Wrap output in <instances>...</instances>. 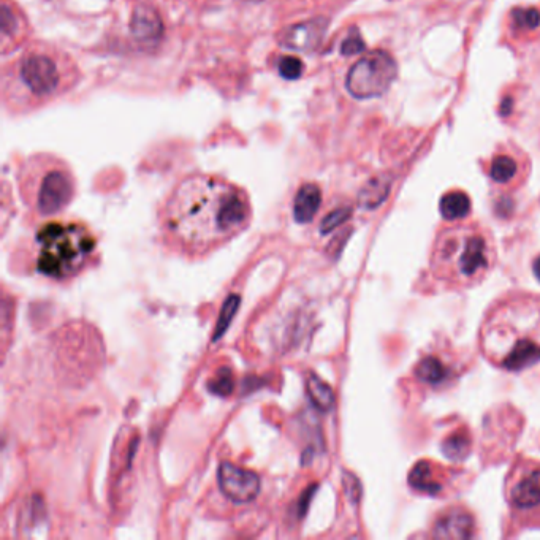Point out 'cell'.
I'll use <instances>...</instances> for the list:
<instances>
[{
	"mask_svg": "<svg viewBox=\"0 0 540 540\" xmlns=\"http://www.w3.org/2000/svg\"><path fill=\"white\" fill-rule=\"evenodd\" d=\"M495 244L479 225L460 224L442 230L431 252V270L450 287L477 286L495 265Z\"/></svg>",
	"mask_w": 540,
	"mask_h": 540,
	"instance_id": "cell-4",
	"label": "cell"
},
{
	"mask_svg": "<svg viewBox=\"0 0 540 540\" xmlns=\"http://www.w3.org/2000/svg\"><path fill=\"white\" fill-rule=\"evenodd\" d=\"M414 374L422 384L428 385V387H441L450 381L453 373L450 366L445 365L441 357L430 354L425 355L420 360L419 365L415 366Z\"/></svg>",
	"mask_w": 540,
	"mask_h": 540,
	"instance_id": "cell-13",
	"label": "cell"
},
{
	"mask_svg": "<svg viewBox=\"0 0 540 540\" xmlns=\"http://www.w3.org/2000/svg\"><path fill=\"white\" fill-rule=\"evenodd\" d=\"M438 477V469L434 468L433 464L422 463L415 464V468L412 469L411 477H409V483L415 490L423 491L426 495H439L442 491L441 479Z\"/></svg>",
	"mask_w": 540,
	"mask_h": 540,
	"instance_id": "cell-14",
	"label": "cell"
},
{
	"mask_svg": "<svg viewBox=\"0 0 540 540\" xmlns=\"http://www.w3.org/2000/svg\"><path fill=\"white\" fill-rule=\"evenodd\" d=\"M80 72L69 54L48 45H32L2 72L4 102L12 111H29L64 96Z\"/></svg>",
	"mask_w": 540,
	"mask_h": 540,
	"instance_id": "cell-3",
	"label": "cell"
},
{
	"mask_svg": "<svg viewBox=\"0 0 540 540\" xmlns=\"http://www.w3.org/2000/svg\"><path fill=\"white\" fill-rule=\"evenodd\" d=\"M238 308H240V297L238 295H230L227 301H225L224 308H222L221 317H219L216 331H214L213 341H219L222 338L225 330L232 324L233 317H235Z\"/></svg>",
	"mask_w": 540,
	"mask_h": 540,
	"instance_id": "cell-20",
	"label": "cell"
},
{
	"mask_svg": "<svg viewBox=\"0 0 540 540\" xmlns=\"http://www.w3.org/2000/svg\"><path fill=\"white\" fill-rule=\"evenodd\" d=\"M37 270L48 278L65 279L80 273L96 249V240L80 224L50 222L37 232Z\"/></svg>",
	"mask_w": 540,
	"mask_h": 540,
	"instance_id": "cell-5",
	"label": "cell"
},
{
	"mask_svg": "<svg viewBox=\"0 0 540 540\" xmlns=\"http://www.w3.org/2000/svg\"><path fill=\"white\" fill-rule=\"evenodd\" d=\"M153 15L154 13L151 12H140V15H135L134 31L140 39L153 37L156 29L160 31V26L156 23V16Z\"/></svg>",
	"mask_w": 540,
	"mask_h": 540,
	"instance_id": "cell-22",
	"label": "cell"
},
{
	"mask_svg": "<svg viewBox=\"0 0 540 540\" xmlns=\"http://www.w3.org/2000/svg\"><path fill=\"white\" fill-rule=\"evenodd\" d=\"M439 208H441L442 217L447 221H461L471 213V200H469L468 194H464V192H447L441 198Z\"/></svg>",
	"mask_w": 540,
	"mask_h": 540,
	"instance_id": "cell-16",
	"label": "cell"
},
{
	"mask_svg": "<svg viewBox=\"0 0 540 540\" xmlns=\"http://www.w3.org/2000/svg\"><path fill=\"white\" fill-rule=\"evenodd\" d=\"M217 480L222 493L236 504H249L260 493V477L254 471L225 461L219 466Z\"/></svg>",
	"mask_w": 540,
	"mask_h": 540,
	"instance_id": "cell-8",
	"label": "cell"
},
{
	"mask_svg": "<svg viewBox=\"0 0 540 540\" xmlns=\"http://www.w3.org/2000/svg\"><path fill=\"white\" fill-rule=\"evenodd\" d=\"M23 29L20 13L15 12V5L10 4L8 0H4V4H2V45H4V53L7 51L8 42L13 43V40H18Z\"/></svg>",
	"mask_w": 540,
	"mask_h": 540,
	"instance_id": "cell-18",
	"label": "cell"
},
{
	"mask_svg": "<svg viewBox=\"0 0 540 540\" xmlns=\"http://www.w3.org/2000/svg\"><path fill=\"white\" fill-rule=\"evenodd\" d=\"M363 50H365V43L362 42V39L358 35L357 37H349V39L344 40L343 48H341L344 54H357Z\"/></svg>",
	"mask_w": 540,
	"mask_h": 540,
	"instance_id": "cell-25",
	"label": "cell"
},
{
	"mask_svg": "<svg viewBox=\"0 0 540 540\" xmlns=\"http://www.w3.org/2000/svg\"><path fill=\"white\" fill-rule=\"evenodd\" d=\"M483 354L498 368L521 371L540 362V297L499 301L480 330Z\"/></svg>",
	"mask_w": 540,
	"mask_h": 540,
	"instance_id": "cell-2",
	"label": "cell"
},
{
	"mask_svg": "<svg viewBox=\"0 0 540 540\" xmlns=\"http://www.w3.org/2000/svg\"><path fill=\"white\" fill-rule=\"evenodd\" d=\"M251 216L243 189L216 176L194 175L168 197L164 227L179 248L198 254L232 240L248 227Z\"/></svg>",
	"mask_w": 540,
	"mask_h": 540,
	"instance_id": "cell-1",
	"label": "cell"
},
{
	"mask_svg": "<svg viewBox=\"0 0 540 540\" xmlns=\"http://www.w3.org/2000/svg\"><path fill=\"white\" fill-rule=\"evenodd\" d=\"M306 392H308L309 398H311L312 404L322 412H328L335 407V393L333 388L322 381L316 374H309L306 377Z\"/></svg>",
	"mask_w": 540,
	"mask_h": 540,
	"instance_id": "cell-15",
	"label": "cell"
},
{
	"mask_svg": "<svg viewBox=\"0 0 540 540\" xmlns=\"http://www.w3.org/2000/svg\"><path fill=\"white\" fill-rule=\"evenodd\" d=\"M507 498L514 509L526 512L540 507V464H521L507 483Z\"/></svg>",
	"mask_w": 540,
	"mask_h": 540,
	"instance_id": "cell-9",
	"label": "cell"
},
{
	"mask_svg": "<svg viewBox=\"0 0 540 540\" xmlns=\"http://www.w3.org/2000/svg\"><path fill=\"white\" fill-rule=\"evenodd\" d=\"M398 77V64L392 54L373 51L358 59L347 73L346 88L355 99L381 97Z\"/></svg>",
	"mask_w": 540,
	"mask_h": 540,
	"instance_id": "cell-7",
	"label": "cell"
},
{
	"mask_svg": "<svg viewBox=\"0 0 540 540\" xmlns=\"http://www.w3.org/2000/svg\"><path fill=\"white\" fill-rule=\"evenodd\" d=\"M518 172H520V167H518L517 159L510 154H496L491 160L490 178L493 183L501 184V186L514 183Z\"/></svg>",
	"mask_w": 540,
	"mask_h": 540,
	"instance_id": "cell-17",
	"label": "cell"
},
{
	"mask_svg": "<svg viewBox=\"0 0 540 540\" xmlns=\"http://www.w3.org/2000/svg\"><path fill=\"white\" fill-rule=\"evenodd\" d=\"M211 393L219 396H229L235 388V381H233V374L230 373L229 368H221L214 374L210 384Z\"/></svg>",
	"mask_w": 540,
	"mask_h": 540,
	"instance_id": "cell-21",
	"label": "cell"
},
{
	"mask_svg": "<svg viewBox=\"0 0 540 540\" xmlns=\"http://www.w3.org/2000/svg\"><path fill=\"white\" fill-rule=\"evenodd\" d=\"M21 178L42 216L61 213L75 195V178L58 157L40 154L27 159Z\"/></svg>",
	"mask_w": 540,
	"mask_h": 540,
	"instance_id": "cell-6",
	"label": "cell"
},
{
	"mask_svg": "<svg viewBox=\"0 0 540 540\" xmlns=\"http://www.w3.org/2000/svg\"><path fill=\"white\" fill-rule=\"evenodd\" d=\"M540 24V13L534 8H517L512 13V29L526 32L537 29Z\"/></svg>",
	"mask_w": 540,
	"mask_h": 540,
	"instance_id": "cell-19",
	"label": "cell"
},
{
	"mask_svg": "<svg viewBox=\"0 0 540 540\" xmlns=\"http://www.w3.org/2000/svg\"><path fill=\"white\" fill-rule=\"evenodd\" d=\"M278 72L286 80H298L303 73V62L295 56H282L278 61Z\"/></svg>",
	"mask_w": 540,
	"mask_h": 540,
	"instance_id": "cell-23",
	"label": "cell"
},
{
	"mask_svg": "<svg viewBox=\"0 0 540 540\" xmlns=\"http://www.w3.org/2000/svg\"><path fill=\"white\" fill-rule=\"evenodd\" d=\"M322 203V192L317 184H303L298 189L295 200H293V217L300 224H308L319 211Z\"/></svg>",
	"mask_w": 540,
	"mask_h": 540,
	"instance_id": "cell-12",
	"label": "cell"
},
{
	"mask_svg": "<svg viewBox=\"0 0 540 540\" xmlns=\"http://www.w3.org/2000/svg\"><path fill=\"white\" fill-rule=\"evenodd\" d=\"M434 537L439 539H468L474 536V518L463 509H450L436 520Z\"/></svg>",
	"mask_w": 540,
	"mask_h": 540,
	"instance_id": "cell-10",
	"label": "cell"
},
{
	"mask_svg": "<svg viewBox=\"0 0 540 540\" xmlns=\"http://www.w3.org/2000/svg\"><path fill=\"white\" fill-rule=\"evenodd\" d=\"M327 29V21L312 20L290 27L281 37V45L292 50H312L319 45Z\"/></svg>",
	"mask_w": 540,
	"mask_h": 540,
	"instance_id": "cell-11",
	"label": "cell"
},
{
	"mask_svg": "<svg viewBox=\"0 0 540 540\" xmlns=\"http://www.w3.org/2000/svg\"><path fill=\"white\" fill-rule=\"evenodd\" d=\"M349 210H336L335 213H331L330 216L325 217L324 222H322V233L331 232L335 230L339 224H343L349 217Z\"/></svg>",
	"mask_w": 540,
	"mask_h": 540,
	"instance_id": "cell-24",
	"label": "cell"
}]
</instances>
